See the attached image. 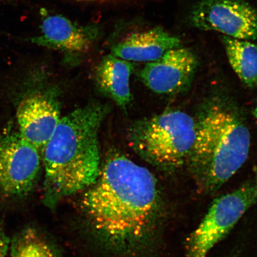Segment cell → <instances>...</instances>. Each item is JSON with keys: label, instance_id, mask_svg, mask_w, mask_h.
Returning <instances> with one entry per match:
<instances>
[{"label": "cell", "instance_id": "6da1fadb", "mask_svg": "<svg viewBox=\"0 0 257 257\" xmlns=\"http://www.w3.org/2000/svg\"><path fill=\"white\" fill-rule=\"evenodd\" d=\"M82 198L93 229L118 249L138 246L152 230L159 192L149 169L120 154L108 158Z\"/></svg>", "mask_w": 257, "mask_h": 257}, {"label": "cell", "instance_id": "7a4b0ae2", "mask_svg": "<svg viewBox=\"0 0 257 257\" xmlns=\"http://www.w3.org/2000/svg\"><path fill=\"white\" fill-rule=\"evenodd\" d=\"M195 120V139L186 165L199 189L212 194L245 164L250 132L239 106L224 94L205 100Z\"/></svg>", "mask_w": 257, "mask_h": 257}, {"label": "cell", "instance_id": "3957f363", "mask_svg": "<svg viewBox=\"0 0 257 257\" xmlns=\"http://www.w3.org/2000/svg\"><path fill=\"white\" fill-rule=\"evenodd\" d=\"M108 110L92 102L61 118L43 153L48 203L88 188L97 179L98 133Z\"/></svg>", "mask_w": 257, "mask_h": 257}, {"label": "cell", "instance_id": "277c9868", "mask_svg": "<svg viewBox=\"0 0 257 257\" xmlns=\"http://www.w3.org/2000/svg\"><path fill=\"white\" fill-rule=\"evenodd\" d=\"M195 134L194 118L181 110H169L134 124L130 140L147 162L172 173L187 164Z\"/></svg>", "mask_w": 257, "mask_h": 257}, {"label": "cell", "instance_id": "5b68a950", "mask_svg": "<svg viewBox=\"0 0 257 257\" xmlns=\"http://www.w3.org/2000/svg\"><path fill=\"white\" fill-rule=\"evenodd\" d=\"M257 202V177L236 191L214 201L208 213L188 241L187 257H206Z\"/></svg>", "mask_w": 257, "mask_h": 257}, {"label": "cell", "instance_id": "8992f818", "mask_svg": "<svg viewBox=\"0 0 257 257\" xmlns=\"http://www.w3.org/2000/svg\"><path fill=\"white\" fill-rule=\"evenodd\" d=\"M189 24L234 39L257 40V11L245 0H201L193 6Z\"/></svg>", "mask_w": 257, "mask_h": 257}, {"label": "cell", "instance_id": "52a82bcc", "mask_svg": "<svg viewBox=\"0 0 257 257\" xmlns=\"http://www.w3.org/2000/svg\"><path fill=\"white\" fill-rule=\"evenodd\" d=\"M40 170V153L20 134L0 135V192L10 197L28 194Z\"/></svg>", "mask_w": 257, "mask_h": 257}, {"label": "cell", "instance_id": "ba28073f", "mask_svg": "<svg viewBox=\"0 0 257 257\" xmlns=\"http://www.w3.org/2000/svg\"><path fill=\"white\" fill-rule=\"evenodd\" d=\"M40 34L31 38L37 46L63 53L66 59H78L91 50L97 39L95 26H81L61 15H48L42 10Z\"/></svg>", "mask_w": 257, "mask_h": 257}, {"label": "cell", "instance_id": "9c48e42d", "mask_svg": "<svg viewBox=\"0 0 257 257\" xmlns=\"http://www.w3.org/2000/svg\"><path fill=\"white\" fill-rule=\"evenodd\" d=\"M197 66L194 53L189 48L180 47L168 51L159 60L146 63L140 77L154 92L178 94L190 86Z\"/></svg>", "mask_w": 257, "mask_h": 257}, {"label": "cell", "instance_id": "30bf717a", "mask_svg": "<svg viewBox=\"0 0 257 257\" xmlns=\"http://www.w3.org/2000/svg\"><path fill=\"white\" fill-rule=\"evenodd\" d=\"M16 116L21 136L43 154L62 118L55 96L50 92L27 96L19 104Z\"/></svg>", "mask_w": 257, "mask_h": 257}, {"label": "cell", "instance_id": "8fae6325", "mask_svg": "<svg viewBox=\"0 0 257 257\" xmlns=\"http://www.w3.org/2000/svg\"><path fill=\"white\" fill-rule=\"evenodd\" d=\"M181 44L179 38L156 27L128 35L112 48L111 54L128 62L147 63L159 60Z\"/></svg>", "mask_w": 257, "mask_h": 257}, {"label": "cell", "instance_id": "7c38bea8", "mask_svg": "<svg viewBox=\"0 0 257 257\" xmlns=\"http://www.w3.org/2000/svg\"><path fill=\"white\" fill-rule=\"evenodd\" d=\"M134 68L133 62L111 54L105 56L96 67L95 79L99 88L123 108L131 100L130 79Z\"/></svg>", "mask_w": 257, "mask_h": 257}, {"label": "cell", "instance_id": "4fadbf2b", "mask_svg": "<svg viewBox=\"0 0 257 257\" xmlns=\"http://www.w3.org/2000/svg\"><path fill=\"white\" fill-rule=\"evenodd\" d=\"M231 67L244 84L257 87V46L249 41L221 37Z\"/></svg>", "mask_w": 257, "mask_h": 257}, {"label": "cell", "instance_id": "5bb4252c", "mask_svg": "<svg viewBox=\"0 0 257 257\" xmlns=\"http://www.w3.org/2000/svg\"><path fill=\"white\" fill-rule=\"evenodd\" d=\"M11 257H57L52 247L33 228L19 233L13 240Z\"/></svg>", "mask_w": 257, "mask_h": 257}, {"label": "cell", "instance_id": "9a60e30c", "mask_svg": "<svg viewBox=\"0 0 257 257\" xmlns=\"http://www.w3.org/2000/svg\"><path fill=\"white\" fill-rule=\"evenodd\" d=\"M9 240L0 224V257H5L7 255Z\"/></svg>", "mask_w": 257, "mask_h": 257}, {"label": "cell", "instance_id": "2e32d148", "mask_svg": "<svg viewBox=\"0 0 257 257\" xmlns=\"http://www.w3.org/2000/svg\"><path fill=\"white\" fill-rule=\"evenodd\" d=\"M80 2H109V1H118V0H76Z\"/></svg>", "mask_w": 257, "mask_h": 257}, {"label": "cell", "instance_id": "e0dca14e", "mask_svg": "<svg viewBox=\"0 0 257 257\" xmlns=\"http://www.w3.org/2000/svg\"><path fill=\"white\" fill-rule=\"evenodd\" d=\"M253 115H254V116L256 118V119L257 120V105L256 106V107L254 109V110H253Z\"/></svg>", "mask_w": 257, "mask_h": 257}, {"label": "cell", "instance_id": "ac0fdd59", "mask_svg": "<svg viewBox=\"0 0 257 257\" xmlns=\"http://www.w3.org/2000/svg\"><path fill=\"white\" fill-rule=\"evenodd\" d=\"M2 1H4V2H11V1H12V0H2Z\"/></svg>", "mask_w": 257, "mask_h": 257}]
</instances>
